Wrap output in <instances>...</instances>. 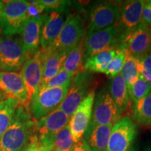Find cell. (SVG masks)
Segmentation results:
<instances>
[{"label":"cell","mask_w":151,"mask_h":151,"mask_svg":"<svg viewBox=\"0 0 151 151\" xmlns=\"http://www.w3.org/2000/svg\"><path fill=\"white\" fill-rule=\"evenodd\" d=\"M34 120L29 107L19 105L8 129L0 138V151H24L29 143Z\"/></svg>","instance_id":"6da1fadb"},{"label":"cell","mask_w":151,"mask_h":151,"mask_svg":"<svg viewBox=\"0 0 151 151\" xmlns=\"http://www.w3.org/2000/svg\"><path fill=\"white\" fill-rule=\"evenodd\" d=\"M71 117L56 109L40 120H34L29 141L37 143L48 151H51L56 135L69 124Z\"/></svg>","instance_id":"7a4b0ae2"},{"label":"cell","mask_w":151,"mask_h":151,"mask_svg":"<svg viewBox=\"0 0 151 151\" xmlns=\"http://www.w3.org/2000/svg\"><path fill=\"white\" fill-rule=\"evenodd\" d=\"M3 2V9L0 14V32L2 36L20 34L24 23L29 18V1L11 0Z\"/></svg>","instance_id":"3957f363"},{"label":"cell","mask_w":151,"mask_h":151,"mask_svg":"<svg viewBox=\"0 0 151 151\" xmlns=\"http://www.w3.org/2000/svg\"><path fill=\"white\" fill-rule=\"evenodd\" d=\"M70 85L60 88L39 90L29 104V111L34 120H40L59 108L67 96Z\"/></svg>","instance_id":"277c9868"},{"label":"cell","mask_w":151,"mask_h":151,"mask_svg":"<svg viewBox=\"0 0 151 151\" xmlns=\"http://www.w3.org/2000/svg\"><path fill=\"white\" fill-rule=\"evenodd\" d=\"M84 23L78 14H71L65 25L51 45L45 50L68 53L84 37Z\"/></svg>","instance_id":"5b68a950"},{"label":"cell","mask_w":151,"mask_h":151,"mask_svg":"<svg viewBox=\"0 0 151 151\" xmlns=\"http://www.w3.org/2000/svg\"><path fill=\"white\" fill-rule=\"evenodd\" d=\"M89 71H83L73 77L67 94L58 109L71 117L78 106L92 91Z\"/></svg>","instance_id":"8992f818"},{"label":"cell","mask_w":151,"mask_h":151,"mask_svg":"<svg viewBox=\"0 0 151 151\" xmlns=\"http://www.w3.org/2000/svg\"><path fill=\"white\" fill-rule=\"evenodd\" d=\"M150 29L141 22L137 27L120 34L118 49L127 50L139 59L150 52Z\"/></svg>","instance_id":"52a82bcc"},{"label":"cell","mask_w":151,"mask_h":151,"mask_svg":"<svg viewBox=\"0 0 151 151\" xmlns=\"http://www.w3.org/2000/svg\"><path fill=\"white\" fill-rule=\"evenodd\" d=\"M25 60L20 38L14 36L0 37V71H17L22 69Z\"/></svg>","instance_id":"ba28073f"},{"label":"cell","mask_w":151,"mask_h":151,"mask_svg":"<svg viewBox=\"0 0 151 151\" xmlns=\"http://www.w3.org/2000/svg\"><path fill=\"white\" fill-rule=\"evenodd\" d=\"M137 134V124L130 117L120 118L113 125L106 151H128Z\"/></svg>","instance_id":"9c48e42d"},{"label":"cell","mask_w":151,"mask_h":151,"mask_svg":"<svg viewBox=\"0 0 151 151\" xmlns=\"http://www.w3.org/2000/svg\"><path fill=\"white\" fill-rule=\"evenodd\" d=\"M120 32L116 25L105 28L98 31L88 32L85 37V57L86 58L98 52L118 49Z\"/></svg>","instance_id":"30bf717a"},{"label":"cell","mask_w":151,"mask_h":151,"mask_svg":"<svg viewBox=\"0 0 151 151\" xmlns=\"http://www.w3.org/2000/svg\"><path fill=\"white\" fill-rule=\"evenodd\" d=\"M94 101L91 121L88 127L114 124L120 118V113L109 92L102 89Z\"/></svg>","instance_id":"8fae6325"},{"label":"cell","mask_w":151,"mask_h":151,"mask_svg":"<svg viewBox=\"0 0 151 151\" xmlns=\"http://www.w3.org/2000/svg\"><path fill=\"white\" fill-rule=\"evenodd\" d=\"M120 16V6L112 1H102L92 7L88 32L98 31L116 25Z\"/></svg>","instance_id":"7c38bea8"},{"label":"cell","mask_w":151,"mask_h":151,"mask_svg":"<svg viewBox=\"0 0 151 151\" xmlns=\"http://www.w3.org/2000/svg\"><path fill=\"white\" fill-rule=\"evenodd\" d=\"M95 92L92 90L71 116L69 125L74 143L83 139L91 121Z\"/></svg>","instance_id":"4fadbf2b"},{"label":"cell","mask_w":151,"mask_h":151,"mask_svg":"<svg viewBox=\"0 0 151 151\" xmlns=\"http://www.w3.org/2000/svg\"><path fill=\"white\" fill-rule=\"evenodd\" d=\"M25 85L28 101H32L39 92L42 81V63L39 50L24 61L20 72Z\"/></svg>","instance_id":"5bb4252c"},{"label":"cell","mask_w":151,"mask_h":151,"mask_svg":"<svg viewBox=\"0 0 151 151\" xmlns=\"http://www.w3.org/2000/svg\"><path fill=\"white\" fill-rule=\"evenodd\" d=\"M47 15L31 17L24 23L20 32L26 60L40 50L41 29Z\"/></svg>","instance_id":"9a60e30c"},{"label":"cell","mask_w":151,"mask_h":151,"mask_svg":"<svg viewBox=\"0 0 151 151\" xmlns=\"http://www.w3.org/2000/svg\"><path fill=\"white\" fill-rule=\"evenodd\" d=\"M0 90L20 105L29 107L27 90L20 72L0 71Z\"/></svg>","instance_id":"2e32d148"},{"label":"cell","mask_w":151,"mask_h":151,"mask_svg":"<svg viewBox=\"0 0 151 151\" xmlns=\"http://www.w3.org/2000/svg\"><path fill=\"white\" fill-rule=\"evenodd\" d=\"M145 1L130 0L120 7V16L116 26L120 34L137 27L141 22V16Z\"/></svg>","instance_id":"e0dca14e"},{"label":"cell","mask_w":151,"mask_h":151,"mask_svg":"<svg viewBox=\"0 0 151 151\" xmlns=\"http://www.w3.org/2000/svg\"><path fill=\"white\" fill-rule=\"evenodd\" d=\"M69 16L65 17L62 11H52L46 16L41 29L40 49L45 50L52 44L59 35Z\"/></svg>","instance_id":"ac0fdd59"},{"label":"cell","mask_w":151,"mask_h":151,"mask_svg":"<svg viewBox=\"0 0 151 151\" xmlns=\"http://www.w3.org/2000/svg\"><path fill=\"white\" fill-rule=\"evenodd\" d=\"M41 58L42 63V81L41 85L52 78L62 68L67 53L56 50H41Z\"/></svg>","instance_id":"d6986e66"},{"label":"cell","mask_w":151,"mask_h":151,"mask_svg":"<svg viewBox=\"0 0 151 151\" xmlns=\"http://www.w3.org/2000/svg\"><path fill=\"white\" fill-rule=\"evenodd\" d=\"M113 124L88 127L85 133V140L92 151H106Z\"/></svg>","instance_id":"ffe728a7"},{"label":"cell","mask_w":151,"mask_h":151,"mask_svg":"<svg viewBox=\"0 0 151 151\" xmlns=\"http://www.w3.org/2000/svg\"><path fill=\"white\" fill-rule=\"evenodd\" d=\"M109 90V94L121 115L127 109L129 98L125 81L120 73L112 78Z\"/></svg>","instance_id":"44dd1931"},{"label":"cell","mask_w":151,"mask_h":151,"mask_svg":"<svg viewBox=\"0 0 151 151\" xmlns=\"http://www.w3.org/2000/svg\"><path fill=\"white\" fill-rule=\"evenodd\" d=\"M84 41L85 38L83 37L76 46L68 52L62 65V69L70 73L73 77L78 73L84 71Z\"/></svg>","instance_id":"7402d4cb"},{"label":"cell","mask_w":151,"mask_h":151,"mask_svg":"<svg viewBox=\"0 0 151 151\" xmlns=\"http://www.w3.org/2000/svg\"><path fill=\"white\" fill-rule=\"evenodd\" d=\"M118 49L113 48L98 52L87 58L84 64V71L89 72L104 73L106 68L116 55Z\"/></svg>","instance_id":"603a6c76"},{"label":"cell","mask_w":151,"mask_h":151,"mask_svg":"<svg viewBox=\"0 0 151 151\" xmlns=\"http://www.w3.org/2000/svg\"><path fill=\"white\" fill-rule=\"evenodd\" d=\"M133 117L135 121L143 126L151 125V94L133 104Z\"/></svg>","instance_id":"cb8c5ba5"},{"label":"cell","mask_w":151,"mask_h":151,"mask_svg":"<svg viewBox=\"0 0 151 151\" xmlns=\"http://www.w3.org/2000/svg\"><path fill=\"white\" fill-rule=\"evenodd\" d=\"M19 105L16 100L11 98L0 103V138L12 122Z\"/></svg>","instance_id":"d4e9b609"},{"label":"cell","mask_w":151,"mask_h":151,"mask_svg":"<svg viewBox=\"0 0 151 151\" xmlns=\"http://www.w3.org/2000/svg\"><path fill=\"white\" fill-rule=\"evenodd\" d=\"M125 52V60L120 72L127 85V89L138 78L140 74V62L138 58H135L127 50Z\"/></svg>","instance_id":"484cf974"},{"label":"cell","mask_w":151,"mask_h":151,"mask_svg":"<svg viewBox=\"0 0 151 151\" xmlns=\"http://www.w3.org/2000/svg\"><path fill=\"white\" fill-rule=\"evenodd\" d=\"M127 90L129 98L134 103L150 94L151 83L147 82L139 76Z\"/></svg>","instance_id":"4316f807"},{"label":"cell","mask_w":151,"mask_h":151,"mask_svg":"<svg viewBox=\"0 0 151 151\" xmlns=\"http://www.w3.org/2000/svg\"><path fill=\"white\" fill-rule=\"evenodd\" d=\"M74 142L73 141L69 124L56 135L51 151H71Z\"/></svg>","instance_id":"83f0119b"},{"label":"cell","mask_w":151,"mask_h":151,"mask_svg":"<svg viewBox=\"0 0 151 151\" xmlns=\"http://www.w3.org/2000/svg\"><path fill=\"white\" fill-rule=\"evenodd\" d=\"M73 78V76L70 73L64 70L62 68L55 76L47 81L46 83L41 85L39 90L46 89V88H60L67 85H70Z\"/></svg>","instance_id":"f1b7e54d"},{"label":"cell","mask_w":151,"mask_h":151,"mask_svg":"<svg viewBox=\"0 0 151 151\" xmlns=\"http://www.w3.org/2000/svg\"><path fill=\"white\" fill-rule=\"evenodd\" d=\"M124 60H125V52L124 50H119L116 55L113 58V59L106 68L104 73L111 78L116 77L121 72Z\"/></svg>","instance_id":"f546056e"},{"label":"cell","mask_w":151,"mask_h":151,"mask_svg":"<svg viewBox=\"0 0 151 151\" xmlns=\"http://www.w3.org/2000/svg\"><path fill=\"white\" fill-rule=\"evenodd\" d=\"M140 62V74L147 82L151 83V55L150 52L139 59Z\"/></svg>","instance_id":"4dcf8cb0"},{"label":"cell","mask_w":151,"mask_h":151,"mask_svg":"<svg viewBox=\"0 0 151 151\" xmlns=\"http://www.w3.org/2000/svg\"><path fill=\"white\" fill-rule=\"evenodd\" d=\"M37 1L44 10L52 11H63L65 6L69 3L62 0H37Z\"/></svg>","instance_id":"1f68e13d"},{"label":"cell","mask_w":151,"mask_h":151,"mask_svg":"<svg viewBox=\"0 0 151 151\" xmlns=\"http://www.w3.org/2000/svg\"><path fill=\"white\" fill-rule=\"evenodd\" d=\"M141 23L151 27V0L145 1L141 16Z\"/></svg>","instance_id":"d6a6232c"},{"label":"cell","mask_w":151,"mask_h":151,"mask_svg":"<svg viewBox=\"0 0 151 151\" xmlns=\"http://www.w3.org/2000/svg\"><path fill=\"white\" fill-rule=\"evenodd\" d=\"M71 151H92L91 148L88 146L86 141L83 138L78 142L73 144L72 150Z\"/></svg>","instance_id":"836d02e7"},{"label":"cell","mask_w":151,"mask_h":151,"mask_svg":"<svg viewBox=\"0 0 151 151\" xmlns=\"http://www.w3.org/2000/svg\"><path fill=\"white\" fill-rule=\"evenodd\" d=\"M24 151H48L46 150L40 145L37 144V143L32 142V141H29V145H28L27 148Z\"/></svg>","instance_id":"e575fe53"},{"label":"cell","mask_w":151,"mask_h":151,"mask_svg":"<svg viewBox=\"0 0 151 151\" xmlns=\"http://www.w3.org/2000/svg\"><path fill=\"white\" fill-rule=\"evenodd\" d=\"M7 98H8V97H7L6 96L5 94L3 93V92H1V90H0V102H1V101H4V100L6 99Z\"/></svg>","instance_id":"d590c367"},{"label":"cell","mask_w":151,"mask_h":151,"mask_svg":"<svg viewBox=\"0 0 151 151\" xmlns=\"http://www.w3.org/2000/svg\"><path fill=\"white\" fill-rule=\"evenodd\" d=\"M3 6H4V3H3V1H0V14H1V10H2V9H3Z\"/></svg>","instance_id":"8d00e7d4"},{"label":"cell","mask_w":151,"mask_h":151,"mask_svg":"<svg viewBox=\"0 0 151 151\" xmlns=\"http://www.w3.org/2000/svg\"><path fill=\"white\" fill-rule=\"evenodd\" d=\"M128 151H136V150H135V149L134 148H131Z\"/></svg>","instance_id":"74e56055"},{"label":"cell","mask_w":151,"mask_h":151,"mask_svg":"<svg viewBox=\"0 0 151 151\" xmlns=\"http://www.w3.org/2000/svg\"><path fill=\"white\" fill-rule=\"evenodd\" d=\"M149 29H150V35H151V27L149 28Z\"/></svg>","instance_id":"f35d334b"},{"label":"cell","mask_w":151,"mask_h":151,"mask_svg":"<svg viewBox=\"0 0 151 151\" xmlns=\"http://www.w3.org/2000/svg\"><path fill=\"white\" fill-rule=\"evenodd\" d=\"M150 53L151 55V46H150Z\"/></svg>","instance_id":"ab89813d"},{"label":"cell","mask_w":151,"mask_h":151,"mask_svg":"<svg viewBox=\"0 0 151 151\" xmlns=\"http://www.w3.org/2000/svg\"><path fill=\"white\" fill-rule=\"evenodd\" d=\"M1 102H2V101H1ZM0 103H1V102H0Z\"/></svg>","instance_id":"60d3db41"},{"label":"cell","mask_w":151,"mask_h":151,"mask_svg":"<svg viewBox=\"0 0 151 151\" xmlns=\"http://www.w3.org/2000/svg\"><path fill=\"white\" fill-rule=\"evenodd\" d=\"M150 94H151V93H150Z\"/></svg>","instance_id":"b9f144b4"}]
</instances>
